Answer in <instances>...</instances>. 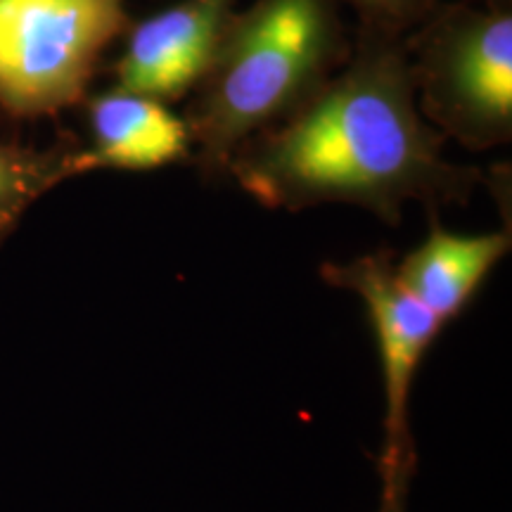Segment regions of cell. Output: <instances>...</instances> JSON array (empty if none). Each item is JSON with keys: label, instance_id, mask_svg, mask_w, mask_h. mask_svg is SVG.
<instances>
[{"label": "cell", "instance_id": "1", "mask_svg": "<svg viewBox=\"0 0 512 512\" xmlns=\"http://www.w3.org/2000/svg\"><path fill=\"white\" fill-rule=\"evenodd\" d=\"M420 114L406 34L358 27L349 57L285 121L235 150L228 174L268 209L356 204L399 223L408 200L465 202L479 169L448 162Z\"/></svg>", "mask_w": 512, "mask_h": 512}, {"label": "cell", "instance_id": "2", "mask_svg": "<svg viewBox=\"0 0 512 512\" xmlns=\"http://www.w3.org/2000/svg\"><path fill=\"white\" fill-rule=\"evenodd\" d=\"M349 50L342 0H254L235 12L183 117L204 174H228L235 150L297 112Z\"/></svg>", "mask_w": 512, "mask_h": 512}, {"label": "cell", "instance_id": "3", "mask_svg": "<svg viewBox=\"0 0 512 512\" xmlns=\"http://www.w3.org/2000/svg\"><path fill=\"white\" fill-rule=\"evenodd\" d=\"M420 114L444 138L491 150L512 138V8L437 5L406 34Z\"/></svg>", "mask_w": 512, "mask_h": 512}, {"label": "cell", "instance_id": "4", "mask_svg": "<svg viewBox=\"0 0 512 512\" xmlns=\"http://www.w3.org/2000/svg\"><path fill=\"white\" fill-rule=\"evenodd\" d=\"M128 27L126 0H0V107L34 119L76 105Z\"/></svg>", "mask_w": 512, "mask_h": 512}, {"label": "cell", "instance_id": "5", "mask_svg": "<svg viewBox=\"0 0 512 512\" xmlns=\"http://www.w3.org/2000/svg\"><path fill=\"white\" fill-rule=\"evenodd\" d=\"M320 275L332 287L354 292L373 323L384 384V441L377 463L415 460L411 437L413 380L446 323L401 283L387 252L358 256L347 264H325Z\"/></svg>", "mask_w": 512, "mask_h": 512}, {"label": "cell", "instance_id": "6", "mask_svg": "<svg viewBox=\"0 0 512 512\" xmlns=\"http://www.w3.org/2000/svg\"><path fill=\"white\" fill-rule=\"evenodd\" d=\"M233 15L235 0H181L131 22L114 64L117 86L164 105L183 100L209 72Z\"/></svg>", "mask_w": 512, "mask_h": 512}, {"label": "cell", "instance_id": "7", "mask_svg": "<svg viewBox=\"0 0 512 512\" xmlns=\"http://www.w3.org/2000/svg\"><path fill=\"white\" fill-rule=\"evenodd\" d=\"M91 145L81 147L86 174L98 169L152 171L192 155L190 131L155 98L114 86L88 100Z\"/></svg>", "mask_w": 512, "mask_h": 512}, {"label": "cell", "instance_id": "8", "mask_svg": "<svg viewBox=\"0 0 512 512\" xmlns=\"http://www.w3.org/2000/svg\"><path fill=\"white\" fill-rule=\"evenodd\" d=\"M508 252L510 233L460 235L432 219L430 235L396 264V275L434 316L448 323L470 304Z\"/></svg>", "mask_w": 512, "mask_h": 512}, {"label": "cell", "instance_id": "9", "mask_svg": "<svg viewBox=\"0 0 512 512\" xmlns=\"http://www.w3.org/2000/svg\"><path fill=\"white\" fill-rule=\"evenodd\" d=\"M81 147L60 143L48 150L0 145V240L8 238L31 204L55 185L83 176Z\"/></svg>", "mask_w": 512, "mask_h": 512}, {"label": "cell", "instance_id": "10", "mask_svg": "<svg viewBox=\"0 0 512 512\" xmlns=\"http://www.w3.org/2000/svg\"><path fill=\"white\" fill-rule=\"evenodd\" d=\"M356 12L358 27L408 34L444 0H342Z\"/></svg>", "mask_w": 512, "mask_h": 512}, {"label": "cell", "instance_id": "11", "mask_svg": "<svg viewBox=\"0 0 512 512\" xmlns=\"http://www.w3.org/2000/svg\"><path fill=\"white\" fill-rule=\"evenodd\" d=\"M377 470H380V503L375 512H408L415 460L394 465L377 463Z\"/></svg>", "mask_w": 512, "mask_h": 512}, {"label": "cell", "instance_id": "12", "mask_svg": "<svg viewBox=\"0 0 512 512\" xmlns=\"http://www.w3.org/2000/svg\"><path fill=\"white\" fill-rule=\"evenodd\" d=\"M491 8H512V0H484Z\"/></svg>", "mask_w": 512, "mask_h": 512}]
</instances>
